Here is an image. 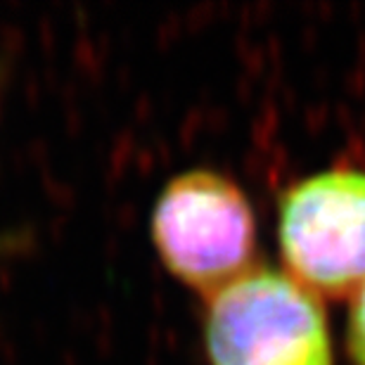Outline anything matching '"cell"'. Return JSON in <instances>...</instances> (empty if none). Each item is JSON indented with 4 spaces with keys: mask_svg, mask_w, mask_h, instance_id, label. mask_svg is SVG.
I'll list each match as a JSON object with an SVG mask.
<instances>
[{
    "mask_svg": "<svg viewBox=\"0 0 365 365\" xmlns=\"http://www.w3.org/2000/svg\"><path fill=\"white\" fill-rule=\"evenodd\" d=\"M284 273L320 299H351L365 282V169L330 166L277 197Z\"/></svg>",
    "mask_w": 365,
    "mask_h": 365,
    "instance_id": "obj_3",
    "label": "cell"
},
{
    "mask_svg": "<svg viewBox=\"0 0 365 365\" xmlns=\"http://www.w3.org/2000/svg\"><path fill=\"white\" fill-rule=\"evenodd\" d=\"M204 349L211 365H334L320 297L261 264L207 299Z\"/></svg>",
    "mask_w": 365,
    "mask_h": 365,
    "instance_id": "obj_2",
    "label": "cell"
},
{
    "mask_svg": "<svg viewBox=\"0 0 365 365\" xmlns=\"http://www.w3.org/2000/svg\"><path fill=\"white\" fill-rule=\"evenodd\" d=\"M152 245L176 280L211 299L259 266L250 197L214 169L171 178L152 209Z\"/></svg>",
    "mask_w": 365,
    "mask_h": 365,
    "instance_id": "obj_1",
    "label": "cell"
},
{
    "mask_svg": "<svg viewBox=\"0 0 365 365\" xmlns=\"http://www.w3.org/2000/svg\"><path fill=\"white\" fill-rule=\"evenodd\" d=\"M346 354L351 365H365V282L351 297V306H349Z\"/></svg>",
    "mask_w": 365,
    "mask_h": 365,
    "instance_id": "obj_4",
    "label": "cell"
}]
</instances>
